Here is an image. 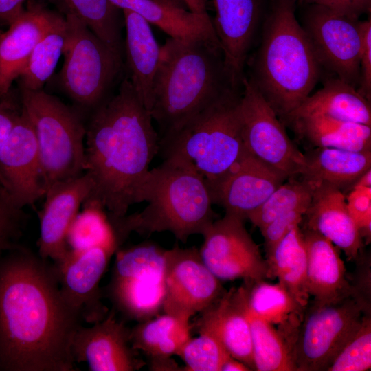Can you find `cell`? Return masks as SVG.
<instances>
[{
  "label": "cell",
  "mask_w": 371,
  "mask_h": 371,
  "mask_svg": "<svg viewBox=\"0 0 371 371\" xmlns=\"http://www.w3.org/2000/svg\"><path fill=\"white\" fill-rule=\"evenodd\" d=\"M347 208L361 238L371 237V187H354L346 196Z\"/></svg>",
  "instance_id": "60d3db41"
},
{
  "label": "cell",
  "mask_w": 371,
  "mask_h": 371,
  "mask_svg": "<svg viewBox=\"0 0 371 371\" xmlns=\"http://www.w3.org/2000/svg\"><path fill=\"white\" fill-rule=\"evenodd\" d=\"M166 294L162 312L190 321L224 293L196 247L166 250Z\"/></svg>",
  "instance_id": "5bb4252c"
},
{
  "label": "cell",
  "mask_w": 371,
  "mask_h": 371,
  "mask_svg": "<svg viewBox=\"0 0 371 371\" xmlns=\"http://www.w3.org/2000/svg\"><path fill=\"white\" fill-rule=\"evenodd\" d=\"M183 360L186 371H221L232 356L214 337L200 333L190 337L177 354Z\"/></svg>",
  "instance_id": "74e56055"
},
{
  "label": "cell",
  "mask_w": 371,
  "mask_h": 371,
  "mask_svg": "<svg viewBox=\"0 0 371 371\" xmlns=\"http://www.w3.org/2000/svg\"><path fill=\"white\" fill-rule=\"evenodd\" d=\"M163 159L146 179L143 202L147 205L139 212L109 217L122 243L132 232H162L186 243L192 235H202L215 220L206 179L186 160L173 156Z\"/></svg>",
  "instance_id": "5b68a950"
},
{
  "label": "cell",
  "mask_w": 371,
  "mask_h": 371,
  "mask_svg": "<svg viewBox=\"0 0 371 371\" xmlns=\"http://www.w3.org/2000/svg\"><path fill=\"white\" fill-rule=\"evenodd\" d=\"M302 26L322 69L358 89L362 21L317 4L305 5Z\"/></svg>",
  "instance_id": "8fae6325"
},
{
  "label": "cell",
  "mask_w": 371,
  "mask_h": 371,
  "mask_svg": "<svg viewBox=\"0 0 371 371\" xmlns=\"http://www.w3.org/2000/svg\"><path fill=\"white\" fill-rule=\"evenodd\" d=\"M82 319L60 293L54 264L21 245L0 255V370L76 371Z\"/></svg>",
  "instance_id": "6da1fadb"
},
{
  "label": "cell",
  "mask_w": 371,
  "mask_h": 371,
  "mask_svg": "<svg viewBox=\"0 0 371 371\" xmlns=\"http://www.w3.org/2000/svg\"><path fill=\"white\" fill-rule=\"evenodd\" d=\"M270 0H214V27L225 65L242 87L248 57L260 34Z\"/></svg>",
  "instance_id": "ac0fdd59"
},
{
  "label": "cell",
  "mask_w": 371,
  "mask_h": 371,
  "mask_svg": "<svg viewBox=\"0 0 371 371\" xmlns=\"http://www.w3.org/2000/svg\"><path fill=\"white\" fill-rule=\"evenodd\" d=\"M67 236L69 249L81 251L96 246L117 250L121 244L105 209L98 204H84Z\"/></svg>",
  "instance_id": "d590c367"
},
{
  "label": "cell",
  "mask_w": 371,
  "mask_h": 371,
  "mask_svg": "<svg viewBox=\"0 0 371 371\" xmlns=\"http://www.w3.org/2000/svg\"><path fill=\"white\" fill-rule=\"evenodd\" d=\"M371 368L370 313L356 333L337 354L327 371H366Z\"/></svg>",
  "instance_id": "f35d334b"
},
{
  "label": "cell",
  "mask_w": 371,
  "mask_h": 371,
  "mask_svg": "<svg viewBox=\"0 0 371 371\" xmlns=\"http://www.w3.org/2000/svg\"><path fill=\"white\" fill-rule=\"evenodd\" d=\"M50 1L65 16H76L102 41L122 53L123 14L110 0Z\"/></svg>",
  "instance_id": "d6a6232c"
},
{
  "label": "cell",
  "mask_w": 371,
  "mask_h": 371,
  "mask_svg": "<svg viewBox=\"0 0 371 371\" xmlns=\"http://www.w3.org/2000/svg\"><path fill=\"white\" fill-rule=\"evenodd\" d=\"M354 187H371V168L365 172L352 185Z\"/></svg>",
  "instance_id": "681fc988"
},
{
  "label": "cell",
  "mask_w": 371,
  "mask_h": 371,
  "mask_svg": "<svg viewBox=\"0 0 371 371\" xmlns=\"http://www.w3.org/2000/svg\"><path fill=\"white\" fill-rule=\"evenodd\" d=\"M8 96L0 100V152L20 112Z\"/></svg>",
  "instance_id": "f6af8a7d"
},
{
  "label": "cell",
  "mask_w": 371,
  "mask_h": 371,
  "mask_svg": "<svg viewBox=\"0 0 371 371\" xmlns=\"http://www.w3.org/2000/svg\"><path fill=\"white\" fill-rule=\"evenodd\" d=\"M192 326L190 321L159 314L131 328V342L147 357L150 370H183L172 357L191 337Z\"/></svg>",
  "instance_id": "d4e9b609"
},
{
  "label": "cell",
  "mask_w": 371,
  "mask_h": 371,
  "mask_svg": "<svg viewBox=\"0 0 371 371\" xmlns=\"http://www.w3.org/2000/svg\"><path fill=\"white\" fill-rule=\"evenodd\" d=\"M29 216L0 186V255L19 247Z\"/></svg>",
  "instance_id": "ab89813d"
},
{
  "label": "cell",
  "mask_w": 371,
  "mask_h": 371,
  "mask_svg": "<svg viewBox=\"0 0 371 371\" xmlns=\"http://www.w3.org/2000/svg\"><path fill=\"white\" fill-rule=\"evenodd\" d=\"M358 92L371 100V19L362 21V47L360 57V83Z\"/></svg>",
  "instance_id": "7bdbcfd3"
},
{
  "label": "cell",
  "mask_w": 371,
  "mask_h": 371,
  "mask_svg": "<svg viewBox=\"0 0 371 371\" xmlns=\"http://www.w3.org/2000/svg\"><path fill=\"white\" fill-rule=\"evenodd\" d=\"M190 11L198 13H207L208 0H183Z\"/></svg>",
  "instance_id": "c3c4849f"
},
{
  "label": "cell",
  "mask_w": 371,
  "mask_h": 371,
  "mask_svg": "<svg viewBox=\"0 0 371 371\" xmlns=\"http://www.w3.org/2000/svg\"><path fill=\"white\" fill-rule=\"evenodd\" d=\"M153 122L128 76L93 110L86 127L85 172L93 188L83 204H98L119 218L143 202L149 166L159 148Z\"/></svg>",
  "instance_id": "7a4b0ae2"
},
{
  "label": "cell",
  "mask_w": 371,
  "mask_h": 371,
  "mask_svg": "<svg viewBox=\"0 0 371 371\" xmlns=\"http://www.w3.org/2000/svg\"><path fill=\"white\" fill-rule=\"evenodd\" d=\"M304 216L306 228L328 238L350 260H357L362 238L349 214L341 190L328 185L313 187L311 201Z\"/></svg>",
  "instance_id": "603a6c76"
},
{
  "label": "cell",
  "mask_w": 371,
  "mask_h": 371,
  "mask_svg": "<svg viewBox=\"0 0 371 371\" xmlns=\"http://www.w3.org/2000/svg\"><path fill=\"white\" fill-rule=\"evenodd\" d=\"M249 283L232 288L201 312L194 326L198 333L214 337L230 355L255 370L247 315Z\"/></svg>",
  "instance_id": "44dd1931"
},
{
  "label": "cell",
  "mask_w": 371,
  "mask_h": 371,
  "mask_svg": "<svg viewBox=\"0 0 371 371\" xmlns=\"http://www.w3.org/2000/svg\"><path fill=\"white\" fill-rule=\"evenodd\" d=\"M126 28L125 51L129 78L139 99L150 112L153 85L160 58L150 23L137 13L122 10Z\"/></svg>",
  "instance_id": "484cf974"
},
{
  "label": "cell",
  "mask_w": 371,
  "mask_h": 371,
  "mask_svg": "<svg viewBox=\"0 0 371 371\" xmlns=\"http://www.w3.org/2000/svg\"><path fill=\"white\" fill-rule=\"evenodd\" d=\"M26 0H0V23L8 26L23 12Z\"/></svg>",
  "instance_id": "bcb514c9"
},
{
  "label": "cell",
  "mask_w": 371,
  "mask_h": 371,
  "mask_svg": "<svg viewBox=\"0 0 371 371\" xmlns=\"http://www.w3.org/2000/svg\"><path fill=\"white\" fill-rule=\"evenodd\" d=\"M287 179L245 149L223 175L207 183L213 204L245 221Z\"/></svg>",
  "instance_id": "2e32d148"
},
{
  "label": "cell",
  "mask_w": 371,
  "mask_h": 371,
  "mask_svg": "<svg viewBox=\"0 0 371 371\" xmlns=\"http://www.w3.org/2000/svg\"><path fill=\"white\" fill-rule=\"evenodd\" d=\"M67 38L60 82L79 105L95 110L109 97L122 69V53L97 36L76 16H65Z\"/></svg>",
  "instance_id": "9c48e42d"
},
{
  "label": "cell",
  "mask_w": 371,
  "mask_h": 371,
  "mask_svg": "<svg viewBox=\"0 0 371 371\" xmlns=\"http://www.w3.org/2000/svg\"><path fill=\"white\" fill-rule=\"evenodd\" d=\"M66 38V20L60 14L34 47L25 67L19 77L21 89H42L54 73L63 53Z\"/></svg>",
  "instance_id": "836d02e7"
},
{
  "label": "cell",
  "mask_w": 371,
  "mask_h": 371,
  "mask_svg": "<svg viewBox=\"0 0 371 371\" xmlns=\"http://www.w3.org/2000/svg\"><path fill=\"white\" fill-rule=\"evenodd\" d=\"M153 1L163 3V4L188 10L187 5L183 0H153Z\"/></svg>",
  "instance_id": "f907efd6"
},
{
  "label": "cell",
  "mask_w": 371,
  "mask_h": 371,
  "mask_svg": "<svg viewBox=\"0 0 371 371\" xmlns=\"http://www.w3.org/2000/svg\"><path fill=\"white\" fill-rule=\"evenodd\" d=\"M307 256L306 289L314 302L337 301L351 295L343 260L333 243L316 231L302 230Z\"/></svg>",
  "instance_id": "cb8c5ba5"
},
{
  "label": "cell",
  "mask_w": 371,
  "mask_h": 371,
  "mask_svg": "<svg viewBox=\"0 0 371 371\" xmlns=\"http://www.w3.org/2000/svg\"><path fill=\"white\" fill-rule=\"evenodd\" d=\"M300 4H317L359 18L370 14L371 0H296Z\"/></svg>",
  "instance_id": "ee69618b"
},
{
  "label": "cell",
  "mask_w": 371,
  "mask_h": 371,
  "mask_svg": "<svg viewBox=\"0 0 371 371\" xmlns=\"http://www.w3.org/2000/svg\"><path fill=\"white\" fill-rule=\"evenodd\" d=\"M60 14L29 1L23 12L0 34V100L25 67L32 52Z\"/></svg>",
  "instance_id": "7402d4cb"
},
{
  "label": "cell",
  "mask_w": 371,
  "mask_h": 371,
  "mask_svg": "<svg viewBox=\"0 0 371 371\" xmlns=\"http://www.w3.org/2000/svg\"><path fill=\"white\" fill-rule=\"evenodd\" d=\"M296 0H270L259 46L247 61L250 69L246 78L280 120L310 95L322 71L296 19Z\"/></svg>",
  "instance_id": "277c9868"
},
{
  "label": "cell",
  "mask_w": 371,
  "mask_h": 371,
  "mask_svg": "<svg viewBox=\"0 0 371 371\" xmlns=\"http://www.w3.org/2000/svg\"><path fill=\"white\" fill-rule=\"evenodd\" d=\"M287 179L248 216L247 219L260 230L282 214L297 208L308 209L312 199L311 185L295 177Z\"/></svg>",
  "instance_id": "8d00e7d4"
},
{
  "label": "cell",
  "mask_w": 371,
  "mask_h": 371,
  "mask_svg": "<svg viewBox=\"0 0 371 371\" xmlns=\"http://www.w3.org/2000/svg\"><path fill=\"white\" fill-rule=\"evenodd\" d=\"M255 370L293 371V352L276 328L254 315L247 306Z\"/></svg>",
  "instance_id": "e575fe53"
},
{
  "label": "cell",
  "mask_w": 371,
  "mask_h": 371,
  "mask_svg": "<svg viewBox=\"0 0 371 371\" xmlns=\"http://www.w3.org/2000/svg\"><path fill=\"white\" fill-rule=\"evenodd\" d=\"M280 121L315 147L371 151V126L317 115H289Z\"/></svg>",
  "instance_id": "83f0119b"
},
{
  "label": "cell",
  "mask_w": 371,
  "mask_h": 371,
  "mask_svg": "<svg viewBox=\"0 0 371 371\" xmlns=\"http://www.w3.org/2000/svg\"><path fill=\"white\" fill-rule=\"evenodd\" d=\"M251 369L240 361L231 357L223 365L221 371H249Z\"/></svg>",
  "instance_id": "7dc6e473"
},
{
  "label": "cell",
  "mask_w": 371,
  "mask_h": 371,
  "mask_svg": "<svg viewBox=\"0 0 371 371\" xmlns=\"http://www.w3.org/2000/svg\"><path fill=\"white\" fill-rule=\"evenodd\" d=\"M21 108L35 133L46 190L84 174L86 126L80 115L43 89H21Z\"/></svg>",
  "instance_id": "52a82bcc"
},
{
  "label": "cell",
  "mask_w": 371,
  "mask_h": 371,
  "mask_svg": "<svg viewBox=\"0 0 371 371\" xmlns=\"http://www.w3.org/2000/svg\"><path fill=\"white\" fill-rule=\"evenodd\" d=\"M0 186L21 207L46 192L35 133L21 108L0 152Z\"/></svg>",
  "instance_id": "e0dca14e"
},
{
  "label": "cell",
  "mask_w": 371,
  "mask_h": 371,
  "mask_svg": "<svg viewBox=\"0 0 371 371\" xmlns=\"http://www.w3.org/2000/svg\"><path fill=\"white\" fill-rule=\"evenodd\" d=\"M202 236L201 258L220 280L241 278L251 283L268 277L267 261L242 219L225 214L214 220Z\"/></svg>",
  "instance_id": "4fadbf2b"
},
{
  "label": "cell",
  "mask_w": 371,
  "mask_h": 371,
  "mask_svg": "<svg viewBox=\"0 0 371 371\" xmlns=\"http://www.w3.org/2000/svg\"><path fill=\"white\" fill-rule=\"evenodd\" d=\"M268 277L278 282L303 308H306L310 295L306 289L307 256L302 230L294 226L274 247L266 259Z\"/></svg>",
  "instance_id": "1f68e13d"
},
{
  "label": "cell",
  "mask_w": 371,
  "mask_h": 371,
  "mask_svg": "<svg viewBox=\"0 0 371 371\" xmlns=\"http://www.w3.org/2000/svg\"><path fill=\"white\" fill-rule=\"evenodd\" d=\"M237 87H242L233 82L220 45L202 38L166 39L161 47L150 110L158 126L159 143Z\"/></svg>",
  "instance_id": "3957f363"
},
{
  "label": "cell",
  "mask_w": 371,
  "mask_h": 371,
  "mask_svg": "<svg viewBox=\"0 0 371 371\" xmlns=\"http://www.w3.org/2000/svg\"><path fill=\"white\" fill-rule=\"evenodd\" d=\"M300 178L312 187L328 185L342 191L371 168V151L315 147L304 153Z\"/></svg>",
  "instance_id": "4316f807"
},
{
  "label": "cell",
  "mask_w": 371,
  "mask_h": 371,
  "mask_svg": "<svg viewBox=\"0 0 371 371\" xmlns=\"http://www.w3.org/2000/svg\"><path fill=\"white\" fill-rule=\"evenodd\" d=\"M93 188L87 173L56 183L46 190L45 201L39 213L40 234L37 242L38 254L54 263L67 255L68 231L81 205L90 196Z\"/></svg>",
  "instance_id": "ffe728a7"
},
{
  "label": "cell",
  "mask_w": 371,
  "mask_h": 371,
  "mask_svg": "<svg viewBox=\"0 0 371 371\" xmlns=\"http://www.w3.org/2000/svg\"><path fill=\"white\" fill-rule=\"evenodd\" d=\"M248 309L278 329L293 351L297 333L306 308L279 282H248Z\"/></svg>",
  "instance_id": "4dcf8cb0"
},
{
  "label": "cell",
  "mask_w": 371,
  "mask_h": 371,
  "mask_svg": "<svg viewBox=\"0 0 371 371\" xmlns=\"http://www.w3.org/2000/svg\"><path fill=\"white\" fill-rule=\"evenodd\" d=\"M297 208L282 214L260 229L264 238L266 258L276 244L295 225H300L306 212Z\"/></svg>",
  "instance_id": "b9f144b4"
},
{
  "label": "cell",
  "mask_w": 371,
  "mask_h": 371,
  "mask_svg": "<svg viewBox=\"0 0 371 371\" xmlns=\"http://www.w3.org/2000/svg\"><path fill=\"white\" fill-rule=\"evenodd\" d=\"M166 250L144 241L116 252L108 284L102 291L112 309L137 322L162 312L166 294Z\"/></svg>",
  "instance_id": "ba28073f"
},
{
  "label": "cell",
  "mask_w": 371,
  "mask_h": 371,
  "mask_svg": "<svg viewBox=\"0 0 371 371\" xmlns=\"http://www.w3.org/2000/svg\"><path fill=\"white\" fill-rule=\"evenodd\" d=\"M305 115H322L371 126L370 101L336 76L326 79L322 88L286 116Z\"/></svg>",
  "instance_id": "f546056e"
},
{
  "label": "cell",
  "mask_w": 371,
  "mask_h": 371,
  "mask_svg": "<svg viewBox=\"0 0 371 371\" xmlns=\"http://www.w3.org/2000/svg\"><path fill=\"white\" fill-rule=\"evenodd\" d=\"M243 87L233 88L159 144L163 159L186 160L207 181L223 175L243 154L240 115Z\"/></svg>",
  "instance_id": "8992f818"
},
{
  "label": "cell",
  "mask_w": 371,
  "mask_h": 371,
  "mask_svg": "<svg viewBox=\"0 0 371 371\" xmlns=\"http://www.w3.org/2000/svg\"><path fill=\"white\" fill-rule=\"evenodd\" d=\"M116 251L104 246L69 249L62 260L54 263L62 297L87 324L102 320L109 311L102 301L100 282Z\"/></svg>",
  "instance_id": "9a60e30c"
},
{
  "label": "cell",
  "mask_w": 371,
  "mask_h": 371,
  "mask_svg": "<svg viewBox=\"0 0 371 371\" xmlns=\"http://www.w3.org/2000/svg\"><path fill=\"white\" fill-rule=\"evenodd\" d=\"M110 1L120 10L127 9L137 13L171 38L185 40L202 38L220 45L213 21L207 13H194L153 0Z\"/></svg>",
  "instance_id": "f1b7e54d"
},
{
  "label": "cell",
  "mask_w": 371,
  "mask_h": 371,
  "mask_svg": "<svg viewBox=\"0 0 371 371\" xmlns=\"http://www.w3.org/2000/svg\"><path fill=\"white\" fill-rule=\"evenodd\" d=\"M71 355L75 363H86L89 371H133L146 363L131 342V328L111 309L89 327L74 335Z\"/></svg>",
  "instance_id": "d6986e66"
},
{
  "label": "cell",
  "mask_w": 371,
  "mask_h": 371,
  "mask_svg": "<svg viewBox=\"0 0 371 371\" xmlns=\"http://www.w3.org/2000/svg\"><path fill=\"white\" fill-rule=\"evenodd\" d=\"M368 313L370 302L355 288L337 301L313 302L306 307L297 333L293 352L295 370H327Z\"/></svg>",
  "instance_id": "30bf717a"
},
{
  "label": "cell",
  "mask_w": 371,
  "mask_h": 371,
  "mask_svg": "<svg viewBox=\"0 0 371 371\" xmlns=\"http://www.w3.org/2000/svg\"><path fill=\"white\" fill-rule=\"evenodd\" d=\"M240 115L245 149L288 178L300 176L305 166L304 153L291 141L279 117L246 76L243 80Z\"/></svg>",
  "instance_id": "7c38bea8"
}]
</instances>
